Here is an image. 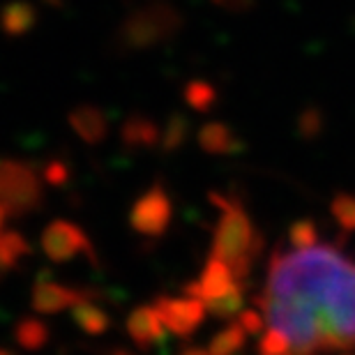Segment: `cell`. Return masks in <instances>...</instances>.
Wrapping results in <instances>:
<instances>
[{
    "instance_id": "obj_1",
    "label": "cell",
    "mask_w": 355,
    "mask_h": 355,
    "mask_svg": "<svg viewBox=\"0 0 355 355\" xmlns=\"http://www.w3.org/2000/svg\"><path fill=\"white\" fill-rule=\"evenodd\" d=\"M339 233L297 224L270 259L254 328L261 355H355V201Z\"/></svg>"
}]
</instances>
